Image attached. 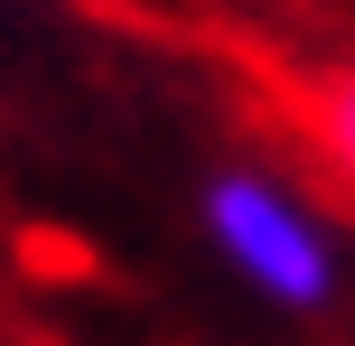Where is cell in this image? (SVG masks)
<instances>
[{
    "label": "cell",
    "mask_w": 355,
    "mask_h": 346,
    "mask_svg": "<svg viewBox=\"0 0 355 346\" xmlns=\"http://www.w3.org/2000/svg\"><path fill=\"white\" fill-rule=\"evenodd\" d=\"M206 225H215L225 262L252 281V291L290 300V309H318L327 300L337 262H327V234L309 225V206L290 197V187L252 178V168H225V178L206 187Z\"/></svg>",
    "instance_id": "obj_1"
},
{
    "label": "cell",
    "mask_w": 355,
    "mask_h": 346,
    "mask_svg": "<svg viewBox=\"0 0 355 346\" xmlns=\"http://www.w3.org/2000/svg\"><path fill=\"white\" fill-rule=\"evenodd\" d=\"M290 122H300L309 159L327 168L337 187H355V56H337V66H318L300 94H290Z\"/></svg>",
    "instance_id": "obj_2"
}]
</instances>
